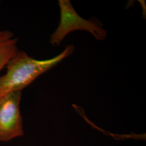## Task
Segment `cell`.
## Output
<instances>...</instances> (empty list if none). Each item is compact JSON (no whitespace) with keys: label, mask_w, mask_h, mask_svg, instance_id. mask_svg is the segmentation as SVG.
<instances>
[{"label":"cell","mask_w":146,"mask_h":146,"mask_svg":"<svg viewBox=\"0 0 146 146\" xmlns=\"http://www.w3.org/2000/svg\"><path fill=\"white\" fill-rule=\"evenodd\" d=\"M17 41L12 32L0 29V71L17 51Z\"/></svg>","instance_id":"4"},{"label":"cell","mask_w":146,"mask_h":146,"mask_svg":"<svg viewBox=\"0 0 146 146\" xmlns=\"http://www.w3.org/2000/svg\"><path fill=\"white\" fill-rule=\"evenodd\" d=\"M21 92L0 97V141L9 142L23 136L22 117L20 104Z\"/></svg>","instance_id":"3"},{"label":"cell","mask_w":146,"mask_h":146,"mask_svg":"<svg viewBox=\"0 0 146 146\" xmlns=\"http://www.w3.org/2000/svg\"><path fill=\"white\" fill-rule=\"evenodd\" d=\"M74 50V46L69 45L54 58L38 60L30 57L24 51L17 50L7 63L5 74L0 76V97L21 92L39 76L70 55Z\"/></svg>","instance_id":"1"},{"label":"cell","mask_w":146,"mask_h":146,"mask_svg":"<svg viewBox=\"0 0 146 146\" xmlns=\"http://www.w3.org/2000/svg\"><path fill=\"white\" fill-rule=\"evenodd\" d=\"M58 4L61 20L58 28L50 36V42L53 46H58L68 33L76 30L88 31L98 40H103L106 38L107 32L97 20L82 19L68 0H60Z\"/></svg>","instance_id":"2"}]
</instances>
